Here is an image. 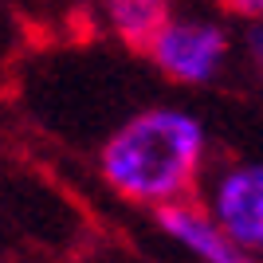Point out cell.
<instances>
[{
  "instance_id": "8992f818",
  "label": "cell",
  "mask_w": 263,
  "mask_h": 263,
  "mask_svg": "<svg viewBox=\"0 0 263 263\" xmlns=\"http://www.w3.org/2000/svg\"><path fill=\"white\" fill-rule=\"evenodd\" d=\"M243 44H248V55H252L255 71L263 75V20H252V28H248V35H243Z\"/></svg>"
},
{
  "instance_id": "7a4b0ae2",
  "label": "cell",
  "mask_w": 263,
  "mask_h": 263,
  "mask_svg": "<svg viewBox=\"0 0 263 263\" xmlns=\"http://www.w3.org/2000/svg\"><path fill=\"white\" fill-rule=\"evenodd\" d=\"M145 55L177 83L204 87L212 83L228 55V35L220 24H197V20H169L149 40Z\"/></svg>"
},
{
  "instance_id": "277c9868",
  "label": "cell",
  "mask_w": 263,
  "mask_h": 263,
  "mask_svg": "<svg viewBox=\"0 0 263 263\" xmlns=\"http://www.w3.org/2000/svg\"><path fill=\"white\" fill-rule=\"evenodd\" d=\"M157 224L169 240H177L189 255H197L200 263H263L259 255L243 252L224 236V232L212 224V216L189 200H177V204H161L157 209Z\"/></svg>"
},
{
  "instance_id": "52a82bcc",
  "label": "cell",
  "mask_w": 263,
  "mask_h": 263,
  "mask_svg": "<svg viewBox=\"0 0 263 263\" xmlns=\"http://www.w3.org/2000/svg\"><path fill=\"white\" fill-rule=\"evenodd\" d=\"M236 16H248V20H263V0H224Z\"/></svg>"
},
{
  "instance_id": "5b68a950",
  "label": "cell",
  "mask_w": 263,
  "mask_h": 263,
  "mask_svg": "<svg viewBox=\"0 0 263 263\" xmlns=\"http://www.w3.org/2000/svg\"><path fill=\"white\" fill-rule=\"evenodd\" d=\"M102 8H106V20L114 28V35L122 44L138 47V51H145L149 40L173 20L169 0H102Z\"/></svg>"
},
{
  "instance_id": "3957f363",
  "label": "cell",
  "mask_w": 263,
  "mask_h": 263,
  "mask_svg": "<svg viewBox=\"0 0 263 263\" xmlns=\"http://www.w3.org/2000/svg\"><path fill=\"white\" fill-rule=\"evenodd\" d=\"M209 216L236 248L259 255L263 252V161L232 165L212 185Z\"/></svg>"
},
{
  "instance_id": "6da1fadb",
  "label": "cell",
  "mask_w": 263,
  "mask_h": 263,
  "mask_svg": "<svg viewBox=\"0 0 263 263\" xmlns=\"http://www.w3.org/2000/svg\"><path fill=\"white\" fill-rule=\"evenodd\" d=\"M209 154V134L189 110L149 106L106 138L99 169L118 197L134 204H177L197 189Z\"/></svg>"
}]
</instances>
